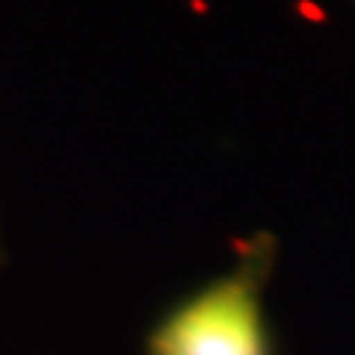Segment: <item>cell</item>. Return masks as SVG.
<instances>
[{"mask_svg":"<svg viewBox=\"0 0 355 355\" xmlns=\"http://www.w3.org/2000/svg\"><path fill=\"white\" fill-rule=\"evenodd\" d=\"M151 355H266L254 270H234L190 296L160 323Z\"/></svg>","mask_w":355,"mask_h":355,"instance_id":"1","label":"cell"},{"mask_svg":"<svg viewBox=\"0 0 355 355\" xmlns=\"http://www.w3.org/2000/svg\"><path fill=\"white\" fill-rule=\"evenodd\" d=\"M352 3H355V0H352Z\"/></svg>","mask_w":355,"mask_h":355,"instance_id":"2","label":"cell"}]
</instances>
